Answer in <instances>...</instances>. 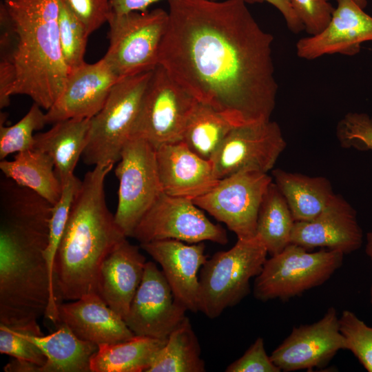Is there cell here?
Listing matches in <instances>:
<instances>
[{"mask_svg": "<svg viewBox=\"0 0 372 372\" xmlns=\"http://www.w3.org/2000/svg\"><path fill=\"white\" fill-rule=\"evenodd\" d=\"M158 65L234 125L270 120L278 83L273 37L243 0H172Z\"/></svg>", "mask_w": 372, "mask_h": 372, "instance_id": "cell-1", "label": "cell"}, {"mask_svg": "<svg viewBox=\"0 0 372 372\" xmlns=\"http://www.w3.org/2000/svg\"><path fill=\"white\" fill-rule=\"evenodd\" d=\"M52 205L15 183L0 189V324L34 335L58 323L45 251Z\"/></svg>", "mask_w": 372, "mask_h": 372, "instance_id": "cell-2", "label": "cell"}, {"mask_svg": "<svg viewBox=\"0 0 372 372\" xmlns=\"http://www.w3.org/2000/svg\"><path fill=\"white\" fill-rule=\"evenodd\" d=\"M60 0H4L0 6V73L11 96L30 97L48 110L68 75L59 32Z\"/></svg>", "mask_w": 372, "mask_h": 372, "instance_id": "cell-3", "label": "cell"}, {"mask_svg": "<svg viewBox=\"0 0 372 372\" xmlns=\"http://www.w3.org/2000/svg\"><path fill=\"white\" fill-rule=\"evenodd\" d=\"M112 165H96L82 180L55 256L53 287L56 303L97 293L101 265L127 238L105 198L104 183Z\"/></svg>", "mask_w": 372, "mask_h": 372, "instance_id": "cell-4", "label": "cell"}, {"mask_svg": "<svg viewBox=\"0 0 372 372\" xmlns=\"http://www.w3.org/2000/svg\"><path fill=\"white\" fill-rule=\"evenodd\" d=\"M267 254L256 235L238 238L230 249L207 259L199 275L198 311L213 319L238 304L249 293L250 280L260 273Z\"/></svg>", "mask_w": 372, "mask_h": 372, "instance_id": "cell-5", "label": "cell"}, {"mask_svg": "<svg viewBox=\"0 0 372 372\" xmlns=\"http://www.w3.org/2000/svg\"><path fill=\"white\" fill-rule=\"evenodd\" d=\"M154 70L120 79L102 109L91 118L82 154L87 165L117 163L130 133Z\"/></svg>", "mask_w": 372, "mask_h": 372, "instance_id": "cell-6", "label": "cell"}, {"mask_svg": "<svg viewBox=\"0 0 372 372\" xmlns=\"http://www.w3.org/2000/svg\"><path fill=\"white\" fill-rule=\"evenodd\" d=\"M344 254L321 249L315 252L290 243L267 259L254 285V296L261 301L286 300L318 287L342 265Z\"/></svg>", "mask_w": 372, "mask_h": 372, "instance_id": "cell-7", "label": "cell"}, {"mask_svg": "<svg viewBox=\"0 0 372 372\" xmlns=\"http://www.w3.org/2000/svg\"><path fill=\"white\" fill-rule=\"evenodd\" d=\"M168 12L156 8L122 14L111 13L110 45L103 56L121 78L154 70L158 65Z\"/></svg>", "mask_w": 372, "mask_h": 372, "instance_id": "cell-8", "label": "cell"}, {"mask_svg": "<svg viewBox=\"0 0 372 372\" xmlns=\"http://www.w3.org/2000/svg\"><path fill=\"white\" fill-rule=\"evenodd\" d=\"M198 101L160 65L153 71L130 138H141L155 149L183 141L189 116Z\"/></svg>", "mask_w": 372, "mask_h": 372, "instance_id": "cell-9", "label": "cell"}, {"mask_svg": "<svg viewBox=\"0 0 372 372\" xmlns=\"http://www.w3.org/2000/svg\"><path fill=\"white\" fill-rule=\"evenodd\" d=\"M115 168L119 181L118 205L114 219L127 237L162 191L156 149L146 141L129 138L123 146Z\"/></svg>", "mask_w": 372, "mask_h": 372, "instance_id": "cell-10", "label": "cell"}, {"mask_svg": "<svg viewBox=\"0 0 372 372\" xmlns=\"http://www.w3.org/2000/svg\"><path fill=\"white\" fill-rule=\"evenodd\" d=\"M272 182L267 173L242 171L220 179L211 190L192 200L225 223L238 238H249L256 236L259 209Z\"/></svg>", "mask_w": 372, "mask_h": 372, "instance_id": "cell-11", "label": "cell"}, {"mask_svg": "<svg viewBox=\"0 0 372 372\" xmlns=\"http://www.w3.org/2000/svg\"><path fill=\"white\" fill-rule=\"evenodd\" d=\"M132 237L140 243L174 239L189 244L211 241L225 245L227 235L191 199L162 193L141 218Z\"/></svg>", "mask_w": 372, "mask_h": 372, "instance_id": "cell-12", "label": "cell"}, {"mask_svg": "<svg viewBox=\"0 0 372 372\" xmlns=\"http://www.w3.org/2000/svg\"><path fill=\"white\" fill-rule=\"evenodd\" d=\"M279 125L271 120L235 126L211 160L222 179L242 171L267 173L286 148Z\"/></svg>", "mask_w": 372, "mask_h": 372, "instance_id": "cell-13", "label": "cell"}, {"mask_svg": "<svg viewBox=\"0 0 372 372\" xmlns=\"http://www.w3.org/2000/svg\"><path fill=\"white\" fill-rule=\"evenodd\" d=\"M187 310L174 298L163 273L146 262L142 280L124 319L135 335L167 340L187 317Z\"/></svg>", "mask_w": 372, "mask_h": 372, "instance_id": "cell-14", "label": "cell"}, {"mask_svg": "<svg viewBox=\"0 0 372 372\" xmlns=\"http://www.w3.org/2000/svg\"><path fill=\"white\" fill-rule=\"evenodd\" d=\"M346 349L337 311L331 307L317 322L293 327L270 358L281 371L309 370L325 365Z\"/></svg>", "mask_w": 372, "mask_h": 372, "instance_id": "cell-15", "label": "cell"}, {"mask_svg": "<svg viewBox=\"0 0 372 372\" xmlns=\"http://www.w3.org/2000/svg\"><path fill=\"white\" fill-rule=\"evenodd\" d=\"M121 79L104 57L85 63L69 72L63 90L47 110V123L70 118H92L103 107L112 87Z\"/></svg>", "mask_w": 372, "mask_h": 372, "instance_id": "cell-16", "label": "cell"}, {"mask_svg": "<svg viewBox=\"0 0 372 372\" xmlns=\"http://www.w3.org/2000/svg\"><path fill=\"white\" fill-rule=\"evenodd\" d=\"M328 25L320 33L299 39L296 54L313 60L324 55L359 53L361 44L372 41V17L353 0H336Z\"/></svg>", "mask_w": 372, "mask_h": 372, "instance_id": "cell-17", "label": "cell"}, {"mask_svg": "<svg viewBox=\"0 0 372 372\" xmlns=\"http://www.w3.org/2000/svg\"><path fill=\"white\" fill-rule=\"evenodd\" d=\"M362 238L355 210L335 194L316 217L294 223L291 243L307 250L322 247L348 254L360 249Z\"/></svg>", "mask_w": 372, "mask_h": 372, "instance_id": "cell-18", "label": "cell"}, {"mask_svg": "<svg viewBox=\"0 0 372 372\" xmlns=\"http://www.w3.org/2000/svg\"><path fill=\"white\" fill-rule=\"evenodd\" d=\"M146 251L161 267L175 300L187 311H198L200 268L207 260L203 242H185L165 239L141 243Z\"/></svg>", "mask_w": 372, "mask_h": 372, "instance_id": "cell-19", "label": "cell"}, {"mask_svg": "<svg viewBox=\"0 0 372 372\" xmlns=\"http://www.w3.org/2000/svg\"><path fill=\"white\" fill-rule=\"evenodd\" d=\"M156 158L162 191L167 195L192 200L219 181L211 161L194 153L183 141L161 146Z\"/></svg>", "mask_w": 372, "mask_h": 372, "instance_id": "cell-20", "label": "cell"}, {"mask_svg": "<svg viewBox=\"0 0 372 372\" xmlns=\"http://www.w3.org/2000/svg\"><path fill=\"white\" fill-rule=\"evenodd\" d=\"M78 338L98 346L126 341L135 335L125 320L96 293L58 306V323Z\"/></svg>", "mask_w": 372, "mask_h": 372, "instance_id": "cell-21", "label": "cell"}, {"mask_svg": "<svg viewBox=\"0 0 372 372\" xmlns=\"http://www.w3.org/2000/svg\"><path fill=\"white\" fill-rule=\"evenodd\" d=\"M146 260L127 239L106 256L100 268L97 293L123 320L142 280Z\"/></svg>", "mask_w": 372, "mask_h": 372, "instance_id": "cell-22", "label": "cell"}, {"mask_svg": "<svg viewBox=\"0 0 372 372\" xmlns=\"http://www.w3.org/2000/svg\"><path fill=\"white\" fill-rule=\"evenodd\" d=\"M91 118L58 121L47 132L34 134V149L49 154L62 185L74 171L87 144Z\"/></svg>", "mask_w": 372, "mask_h": 372, "instance_id": "cell-23", "label": "cell"}, {"mask_svg": "<svg viewBox=\"0 0 372 372\" xmlns=\"http://www.w3.org/2000/svg\"><path fill=\"white\" fill-rule=\"evenodd\" d=\"M59 324L56 331L47 335H34L19 331L37 344L46 356L42 372L91 371L90 361L99 346L80 339L64 324Z\"/></svg>", "mask_w": 372, "mask_h": 372, "instance_id": "cell-24", "label": "cell"}, {"mask_svg": "<svg viewBox=\"0 0 372 372\" xmlns=\"http://www.w3.org/2000/svg\"><path fill=\"white\" fill-rule=\"evenodd\" d=\"M274 183L285 198L296 221L316 217L335 195L329 180L281 169L272 170Z\"/></svg>", "mask_w": 372, "mask_h": 372, "instance_id": "cell-25", "label": "cell"}, {"mask_svg": "<svg viewBox=\"0 0 372 372\" xmlns=\"http://www.w3.org/2000/svg\"><path fill=\"white\" fill-rule=\"evenodd\" d=\"M0 169L4 176L34 191L52 205L61 198L62 183L52 157L45 152L35 149L18 152L12 161L1 160Z\"/></svg>", "mask_w": 372, "mask_h": 372, "instance_id": "cell-26", "label": "cell"}, {"mask_svg": "<svg viewBox=\"0 0 372 372\" xmlns=\"http://www.w3.org/2000/svg\"><path fill=\"white\" fill-rule=\"evenodd\" d=\"M167 340L134 335L102 344L90 361L91 372H146Z\"/></svg>", "mask_w": 372, "mask_h": 372, "instance_id": "cell-27", "label": "cell"}, {"mask_svg": "<svg viewBox=\"0 0 372 372\" xmlns=\"http://www.w3.org/2000/svg\"><path fill=\"white\" fill-rule=\"evenodd\" d=\"M294 223L285 198L272 182L259 209L256 233L271 256L281 252L291 243Z\"/></svg>", "mask_w": 372, "mask_h": 372, "instance_id": "cell-28", "label": "cell"}, {"mask_svg": "<svg viewBox=\"0 0 372 372\" xmlns=\"http://www.w3.org/2000/svg\"><path fill=\"white\" fill-rule=\"evenodd\" d=\"M234 127L215 109L198 101L187 121L182 141L194 153L211 161Z\"/></svg>", "mask_w": 372, "mask_h": 372, "instance_id": "cell-29", "label": "cell"}, {"mask_svg": "<svg viewBox=\"0 0 372 372\" xmlns=\"http://www.w3.org/2000/svg\"><path fill=\"white\" fill-rule=\"evenodd\" d=\"M205 362L189 319L186 317L169 335L146 372H203Z\"/></svg>", "mask_w": 372, "mask_h": 372, "instance_id": "cell-30", "label": "cell"}, {"mask_svg": "<svg viewBox=\"0 0 372 372\" xmlns=\"http://www.w3.org/2000/svg\"><path fill=\"white\" fill-rule=\"evenodd\" d=\"M5 118L1 116L0 159L8 155L34 149V132L42 129L47 124L45 114L37 103L31 106L27 114L11 126L3 125Z\"/></svg>", "mask_w": 372, "mask_h": 372, "instance_id": "cell-31", "label": "cell"}, {"mask_svg": "<svg viewBox=\"0 0 372 372\" xmlns=\"http://www.w3.org/2000/svg\"><path fill=\"white\" fill-rule=\"evenodd\" d=\"M82 180L74 174L63 185L61 198L52 205L49 222L48 245L45 256L48 265L50 285L55 298L53 287V269L56 251L62 238L70 209ZM56 300V298H55Z\"/></svg>", "mask_w": 372, "mask_h": 372, "instance_id": "cell-32", "label": "cell"}, {"mask_svg": "<svg viewBox=\"0 0 372 372\" xmlns=\"http://www.w3.org/2000/svg\"><path fill=\"white\" fill-rule=\"evenodd\" d=\"M59 32L61 50L69 74L85 63L84 55L90 34L61 0Z\"/></svg>", "mask_w": 372, "mask_h": 372, "instance_id": "cell-33", "label": "cell"}, {"mask_svg": "<svg viewBox=\"0 0 372 372\" xmlns=\"http://www.w3.org/2000/svg\"><path fill=\"white\" fill-rule=\"evenodd\" d=\"M339 323L346 349L351 351L369 372H372V327L349 310L342 311Z\"/></svg>", "mask_w": 372, "mask_h": 372, "instance_id": "cell-34", "label": "cell"}, {"mask_svg": "<svg viewBox=\"0 0 372 372\" xmlns=\"http://www.w3.org/2000/svg\"><path fill=\"white\" fill-rule=\"evenodd\" d=\"M0 353L43 366L47 358L41 349L19 331L0 324Z\"/></svg>", "mask_w": 372, "mask_h": 372, "instance_id": "cell-35", "label": "cell"}, {"mask_svg": "<svg viewBox=\"0 0 372 372\" xmlns=\"http://www.w3.org/2000/svg\"><path fill=\"white\" fill-rule=\"evenodd\" d=\"M90 34L108 21L110 0H61Z\"/></svg>", "mask_w": 372, "mask_h": 372, "instance_id": "cell-36", "label": "cell"}, {"mask_svg": "<svg viewBox=\"0 0 372 372\" xmlns=\"http://www.w3.org/2000/svg\"><path fill=\"white\" fill-rule=\"evenodd\" d=\"M309 35L322 31L331 18L334 7L328 0H291Z\"/></svg>", "mask_w": 372, "mask_h": 372, "instance_id": "cell-37", "label": "cell"}, {"mask_svg": "<svg viewBox=\"0 0 372 372\" xmlns=\"http://www.w3.org/2000/svg\"><path fill=\"white\" fill-rule=\"evenodd\" d=\"M227 372H280L267 354L265 342L258 337L238 359L230 364Z\"/></svg>", "mask_w": 372, "mask_h": 372, "instance_id": "cell-38", "label": "cell"}, {"mask_svg": "<svg viewBox=\"0 0 372 372\" xmlns=\"http://www.w3.org/2000/svg\"><path fill=\"white\" fill-rule=\"evenodd\" d=\"M246 3L267 2L275 7L282 15L289 30L293 33L304 30V27L297 14L291 0H243Z\"/></svg>", "mask_w": 372, "mask_h": 372, "instance_id": "cell-39", "label": "cell"}, {"mask_svg": "<svg viewBox=\"0 0 372 372\" xmlns=\"http://www.w3.org/2000/svg\"><path fill=\"white\" fill-rule=\"evenodd\" d=\"M160 1L162 0H110V5L112 13L122 14L130 12L146 11L151 5Z\"/></svg>", "mask_w": 372, "mask_h": 372, "instance_id": "cell-40", "label": "cell"}, {"mask_svg": "<svg viewBox=\"0 0 372 372\" xmlns=\"http://www.w3.org/2000/svg\"><path fill=\"white\" fill-rule=\"evenodd\" d=\"M355 140L357 148L361 151H372V122L363 123L356 131Z\"/></svg>", "mask_w": 372, "mask_h": 372, "instance_id": "cell-41", "label": "cell"}, {"mask_svg": "<svg viewBox=\"0 0 372 372\" xmlns=\"http://www.w3.org/2000/svg\"><path fill=\"white\" fill-rule=\"evenodd\" d=\"M3 370L6 372H42V366L14 358L4 366Z\"/></svg>", "mask_w": 372, "mask_h": 372, "instance_id": "cell-42", "label": "cell"}, {"mask_svg": "<svg viewBox=\"0 0 372 372\" xmlns=\"http://www.w3.org/2000/svg\"><path fill=\"white\" fill-rule=\"evenodd\" d=\"M366 255L372 261V231L366 234V244L365 248Z\"/></svg>", "mask_w": 372, "mask_h": 372, "instance_id": "cell-43", "label": "cell"}, {"mask_svg": "<svg viewBox=\"0 0 372 372\" xmlns=\"http://www.w3.org/2000/svg\"><path fill=\"white\" fill-rule=\"evenodd\" d=\"M329 1V0H328ZM360 8L364 9L367 5V0H353Z\"/></svg>", "mask_w": 372, "mask_h": 372, "instance_id": "cell-44", "label": "cell"}, {"mask_svg": "<svg viewBox=\"0 0 372 372\" xmlns=\"http://www.w3.org/2000/svg\"><path fill=\"white\" fill-rule=\"evenodd\" d=\"M370 302L372 306V283L370 288Z\"/></svg>", "mask_w": 372, "mask_h": 372, "instance_id": "cell-45", "label": "cell"}]
</instances>
